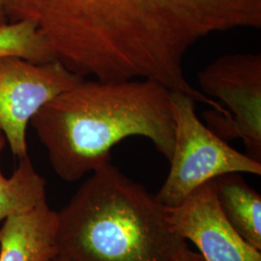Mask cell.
<instances>
[{
	"label": "cell",
	"instance_id": "10",
	"mask_svg": "<svg viewBox=\"0 0 261 261\" xmlns=\"http://www.w3.org/2000/svg\"><path fill=\"white\" fill-rule=\"evenodd\" d=\"M6 140L0 132V159ZM47 199L46 180L34 168L29 157L19 159V165L10 177L0 167V223L12 215L28 211Z\"/></svg>",
	"mask_w": 261,
	"mask_h": 261
},
{
	"label": "cell",
	"instance_id": "13",
	"mask_svg": "<svg viewBox=\"0 0 261 261\" xmlns=\"http://www.w3.org/2000/svg\"><path fill=\"white\" fill-rule=\"evenodd\" d=\"M10 22L7 15V0H0V27Z\"/></svg>",
	"mask_w": 261,
	"mask_h": 261
},
{
	"label": "cell",
	"instance_id": "12",
	"mask_svg": "<svg viewBox=\"0 0 261 261\" xmlns=\"http://www.w3.org/2000/svg\"><path fill=\"white\" fill-rule=\"evenodd\" d=\"M173 261H204V259L199 252H194L185 241L179 248Z\"/></svg>",
	"mask_w": 261,
	"mask_h": 261
},
{
	"label": "cell",
	"instance_id": "4",
	"mask_svg": "<svg viewBox=\"0 0 261 261\" xmlns=\"http://www.w3.org/2000/svg\"><path fill=\"white\" fill-rule=\"evenodd\" d=\"M170 101L173 148L168 177L156 195L163 205H179L199 187L224 174L261 175V162L234 149L199 119L192 97L170 91Z\"/></svg>",
	"mask_w": 261,
	"mask_h": 261
},
{
	"label": "cell",
	"instance_id": "2",
	"mask_svg": "<svg viewBox=\"0 0 261 261\" xmlns=\"http://www.w3.org/2000/svg\"><path fill=\"white\" fill-rule=\"evenodd\" d=\"M31 125L56 174L75 182L112 162L122 140H150L169 161L174 141L170 90L150 80L84 79L46 103Z\"/></svg>",
	"mask_w": 261,
	"mask_h": 261
},
{
	"label": "cell",
	"instance_id": "7",
	"mask_svg": "<svg viewBox=\"0 0 261 261\" xmlns=\"http://www.w3.org/2000/svg\"><path fill=\"white\" fill-rule=\"evenodd\" d=\"M166 208L174 230L196 246L204 261H261L260 250L244 240L225 220L213 180L179 205Z\"/></svg>",
	"mask_w": 261,
	"mask_h": 261
},
{
	"label": "cell",
	"instance_id": "1",
	"mask_svg": "<svg viewBox=\"0 0 261 261\" xmlns=\"http://www.w3.org/2000/svg\"><path fill=\"white\" fill-rule=\"evenodd\" d=\"M9 21L33 22L56 60L84 79L150 80L225 114L190 83L201 40L261 28V0H7Z\"/></svg>",
	"mask_w": 261,
	"mask_h": 261
},
{
	"label": "cell",
	"instance_id": "11",
	"mask_svg": "<svg viewBox=\"0 0 261 261\" xmlns=\"http://www.w3.org/2000/svg\"><path fill=\"white\" fill-rule=\"evenodd\" d=\"M19 56L35 63L56 60L36 25L28 20L10 21L0 27V57Z\"/></svg>",
	"mask_w": 261,
	"mask_h": 261
},
{
	"label": "cell",
	"instance_id": "3",
	"mask_svg": "<svg viewBox=\"0 0 261 261\" xmlns=\"http://www.w3.org/2000/svg\"><path fill=\"white\" fill-rule=\"evenodd\" d=\"M184 242L156 196L112 162L57 212V252L69 261H173Z\"/></svg>",
	"mask_w": 261,
	"mask_h": 261
},
{
	"label": "cell",
	"instance_id": "6",
	"mask_svg": "<svg viewBox=\"0 0 261 261\" xmlns=\"http://www.w3.org/2000/svg\"><path fill=\"white\" fill-rule=\"evenodd\" d=\"M83 80L57 60L0 57V132L15 157H28L27 130L38 112Z\"/></svg>",
	"mask_w": 261,
	"mask_h": 261
},
{
	"label": "cell",
	"instance_id": "9",
	"mask_svg": "<svg viewBox=\"0 0 261 261\" xmlns=\"http://www.w3.org/2000/svg\"><path fill=\"white\" fill-rule=\"evenodd\" d=\"M219 207L234 230L261 250V196L248 185L241 173H228L213 180Z\"/></svg>",
	"mask_w": 261,
	"mask_h": 261
},
{
	"label": "cell",
	"instance_id": "8",
	"mask_svg": "<svg viewBox=\"0 0 261 261\" xmlns=\"http://www.w3.org/2000/svg\"><path fill=\"white\" fill-rule=\"evenodd\" d=\"M57 212L47 199L12 215L0 228V261H49L56 248Z\"/></svg>",
	"mask_w": 261,
	"mask_h": 261
},
{
	"label": "cell",
	"instance_id": "5",
	"mask_svg": "<svg viewBox=\"0 0 261 261\" xmlns=\"http://www.w3.org/2000/svg\"><path fill=\"white\" fill-rule=\"evenodd\" d=\"M198 90L220 103L227 121L207 119L223 140H241L247 155L261 162V54L238 53L218 57L197 74Z\"/></svg>",
	"mask_w": 261,
	"mask_h": 261
},
{
	"label": "cell",
	"instance_id": "14",
	"mask_svg": "<svg viewBox=\"0 0 261 261\" xmlns=\"http://www.w3.org/2000/svg\"><path fill=\"white\" fill-rule=\"evenodd\" d=\"M49 261H69L67 260L66 258H64V257H62L61 255H59V254H57V255H56L55 257H53Z\"/></svg>",
	"mask_w": 261,
	"mask_h": 261
}]
</instances>
